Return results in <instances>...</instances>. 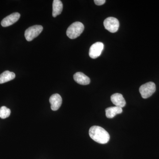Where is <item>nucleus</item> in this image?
<instances>
[{
    "instance_id": "obj_14",
    "label": "nucleus",
    "mask_w": 159,
    "mask_h": 159,
    "mask_svg": "<svg viewBox=\"0 0 159 159\" xmlns=\"http://www.w3.org/2000/svg\"><path fill=\"white\" fill-rule=\"evenodd\" d=\"M11 111L9 108L5 106H2L0 108V118L5 119L10 116Z\"/></svg>"
},
{
    "instance_id": "obj_9",
    "label": "nucleus",
    "mask_w": 159,
    "mask_h": 159,
    "mask_svg": "<svg viewBox=\"0 0 159 159\" xmlns=\"http://www.w3.org/2000/svg\"><path fill=\"white\" fill-rule=\"evenodd\" d=\"M111 99L114 105L118 107L122 108L124 107L126 104L125 99L121 94L117 93L113 94L111 96Z\"/></svg>"
},
{
    "instance_id": "obj_8",
    "label": "nucleus",
    "mask_w": 159,
    "mask_h": 159,
    "mask_svg": "<svg viewBox=\"0 0 159 159\" xmlns=\"http://www.w3.org/2000/svg\"><path fill=\"white\" fill-rule=\"evenodd\" d=\"M51 104V108L52 110L57 111L61 106L62 104V98L58 94H54L50 97L49 99Z\"/></svg>"
},
{
    "instance_id": "obj_10",
    "label": "nucleus",
    "mask_w": 159,
    "mask_h": 159,
    "mask_svg": "<svg viewBox=\"0 0 159 159\" xmlns=\"http://www.w3.org/2000/svg\"><path fill=\"white\" fill-rule=\"evenodd\" d=\"M74 80L81 85H87L90 83V79L81 72H77L74 75Z\"/></svg>"
},
{
    "instance_id": "obj_1",
    "label": "nucleus",
    "mask_w": 159,
    "mask_h": 159,
    "mask_svg": "<svg viewBox=\"0 0 159 159\" xmlns=\"http://www.w3.org/2000/svg\"><path fill=\"white\" fill-rule=\"evenodd\" d=\"M89 135L91 139L99 144H106L110 139L109 134L105 129L97 125L90 128Z\"/></svg>"
},
{
    "instance_id": "obj_5",
    "label": "nucleus",
    "mask_w": 159,
    "mask_h": 159,
    "mask_svg": "<svg viewBox=\"0 0 159 159\" xmlns=\"http://www.w3.org/2000/svg\"><path fill=\"white\" fill-rule=\"evenodd\" d=\"M103 25L107 31L111 33H115L119 29V23L118 20L116 18L109 17L104 20Z\"/></svg>"
},
{
    "instance_id": "obj_2",
    "label": "nucleus",
    "mask_w": 159,
    "mask_h": 159,
    "mask_svg": "<svg viewBox=\"0 0 159 159\" xmlns=\"http://www.w3.org/2000/svg\"><path fill=\"white\" fill-rule=\"evenodd\" d=\"M84 27L82 23L76 22L73 23L68 28L66 34L71 39H74L79 37L84 30Z\"/></svg>"
},
{
    "instance_id": "obj_12",
    "label": "nucleus",
    "mask_w": 159,
    "mask_h": 159,
    "mask_svg": "<svg viewBox=\"0 0 159 159\" xmlns=\"http://www.w3.org/2000/svg\"><path fill=\"white\" fill-rule=\"evenodd\" d=\"M63 4L62 2L60 0H54L53 3V11L52 16L53 17H56L62 12Z\"/></svg>"
},
{
    "instance_id": "obj_3",
    "label": "nucleus",
    "mask_w": 159,
    "mask_h": 159,
    "mask_svg": "<svg viewBox=\"0 0 159 159\" xmlns=\"http://www.w3.org/2000/svg\"><path fill=\"white\" fill-rule=\"evenodd\" d=\"M156 89V88L154 83L149 82L142 84L139 88V92L142 98L147 99L155 92Z\"/></svg>"
},
{
    "instance_id": "obj_7",
    "label": "nucleus",
    "mask_w": 159,
    "mask_h": 159,
    "mask_svg": "<svg viewBox=\"0 0 159 159\" xmlns=\"http://www.w3.org/2000/svg\"><path fill=\"white\" fill-rule=\"evenodd\" d=\"M20 15L18 12H14L3 19L1 25L3 27H9L16 22L19 19Z\"/></svg>"
},
{
    "instance_id": "obj_6",
    "label": "nucleus",
    "mask_w": 159,
    "mask_h": 159,
    "mask_svg": "<svg viewBox=\"0 0 159 159\" xmlns=\"http://www.w3.org/2000/svg\"><path fill=\"white\" fill-rule=\"evenodd\" d=\"M104 45L102 42H98L92 45L89 51V55L93 59L99 57L103 50Z\"/></svg>"
},
{
    "instance_id": "obj_13",
    "label": "nucleus",
    "mask_w": 159,
    "mask_h": 159,
    "mask_svg": "<svg viewBox=\"0 0 159 159\" xmlns=\"http://www.w3.org/2000/svg\"><path fill=\"white\" fill-rule=\"evenodd\" d=\"M16 75L13 72L7 70L3 72L0 75V84L5 83L15 78Z\"/></svg>"
},
{
    "instance_id": "obj_11",
    "label": "nucleus",
    "mask_w": 159,
    "mask_h": 159,
    "mask_svg": "<svg viewBox=\"0 0 159 159\" xmlns=\"http://www.w3.org/2000/svg\"><path fill=\"white\" fill-rule=\"evenodd\" d=\"M106 116L108 119H112L118 114L122 113V108L118 107H111L106 109Z\"/></svg>"
},
{
    "instance_id": "obj_15",
    "label": "nucleus",
    "mask_w": 159,
    "mask_h": 159,
    "mask_svg": "<svg viewBox=\"0 0 159 159\" xmlns=\"http://www.w3.org/2000/svg\"><path fill=\"white\" fill-rule=\"evenodd\" d=\"M94 2L97 6H101L106 2L105 0H95Z\"/></svg>"
},
{
    "instance_id": "obj_4",
    "label": "nucleus",
    "mask_w": 159,
    "mask_h": 159,
    "mask_svg": "<svg viewBox=\"0 0 159 159\" xmlns=\"http://www.w3.org/2000/svg\"><path fill=\"white\" fill-rule=\"evenodd\" d=\"M42 26L36 25L29 27L25 31V37L28 41H31L34 39L43 31Z\"/></svg>"
}]
</instances>
